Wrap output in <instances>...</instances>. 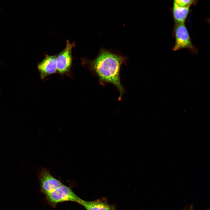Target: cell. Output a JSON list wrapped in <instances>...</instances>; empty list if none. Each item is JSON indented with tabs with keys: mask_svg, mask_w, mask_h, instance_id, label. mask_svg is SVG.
Instances as JSON below:
<instances>
[{
	"mask_svg": "<svg viewBox=\"0 0 210 210\" xmlns=\"http://www.w3.org/2000/svg\"><path fill=\"white\" fill-rule=\"evenodd\" d=\"M126 60L125 57L102 49L89 63L90 70L98 77L101 84L110 83L116 87L120 94L119 99L125 92L120 82V71Z\"/></svg>",
	"mask_w": 210,
	"mask_h": 210,
	"instance_id": "6da1fadb",
	"label": "cell"
},
{
	"mask_svg": "<svg viewBox=\"0 0 210 210\" xmlns=\"http://www.w3.org/2000/svg\"><path fill=\"white\" fill-rule=\"evenodd\" d=\"M46 196L48 202L54 206L66 201L74 202L79 204L82 199L69 187L63 184Z\"/></svg>",
	"mask_w": 210,
	"mask_h": 210,
	"instance_id": "7a4b0ae2",
	"label": "cell"
},
{
	"mask_svg": "<svg viewBox=\"0 0 210 210\" xmlns=\"http://www.w3.org/2000/svg\"><path fill=\"white\" fill-rule=\"evenodd\" d=\"M175 43L173 50L188 48L196 52L192 43L188 30L184 24H176L175 30Z\"/></svg>",
	"mask_w": 210,
	"mask_h": 210,
	"instance_id": "3957f363",
	"label": "cell"
},
{
	"mask_svg": "<svg viewBox=\"0 0 210 210\" xmlns=\"http://www.w3.org/2000/svg\"><path fill=\"white\" fill-rule=\"evenodd\" d=\"M74 45V43H71L67 40L65 48L56 55L57 72L64 74L69 71L72 62V50Z\"/></svg>",
	"mask_w": 210,
	"mask_h": 210,
	"instance_id": "277c9868",
	"label": "cell"
},
{
	"mask_svg": "<svg viewBox=\"0 0 210 210\" xmlns=\"http://www.w3.org/2000/svg\"><path fill=\"white\" fill-rule=\"evenodd\" d=\"M38 178L41 191L46 195L62 184L50 174L49 170L43 168L39 173Z\"/></svg>",
	"mask_w": 210,
	"mask_h": 210,
	"instance_id": "5b68a950",
	"label": "cell"
},
{
	"mask_svg": "<svg viewBox=\"0 0 210 210\" xmlns=\"http://www.w3.org/2000/svg\"><path fill=\"white\" fill-rule=\"evenodd\" d=\"M41 78L43 80L48 76L56 73L57 63L55 55H46L37 66Z\"/></svg>",
	"mask_w": 210,
	"mask_h": 210,
	"instance_id": "8992f818",
	"label": "cell"
},
{
	"mask_svg": "<svg viewBox=\"0 0 210 210\" xmlns=\"http://www.w3.org/2000/svg\"><path fill=\"white\" fill-rule=\"evenodd\" d=\"M86 210H116L114 206L108 204L105 198L88 201L81 199L79 204Z\"/></svg>",
	"mask_w": 210,
	"mask_h": 210,
	"instance_id": "52a82bcc",
	"label": "cell"
},
{
	"mask_svg": "<svg viewBox=\"0 0 210 210\" xmlns=\"http://www.w3.org/2000/svg\"><path fill=\"white\" fill-rule=\"evenodd\" d=\"M190 7L180 6L174 1L173 13L176 24H184L189 12Z\"/></svg>",
	"mask_w": 210,
	"mask_h": 210,
	"instance_id": "ba28073f",
	"label": "cell"
},
{
	"mask_svg": "<svg viewBox=\"0 0 210 210\" xmlns=\"http://www.w3.org/2000/svg\"><path fill=\"white\" fill-rule=\"evenodd\" d=\"M174 1L180 6L186 7H190L191 5L196 3V1L192 0H175Z\"/></svg>",
	"mask_w": 210,
	"mask_h": 210,
	"instance_id": "9c48e42d",
	"label": "cell"
}]
</instances>
